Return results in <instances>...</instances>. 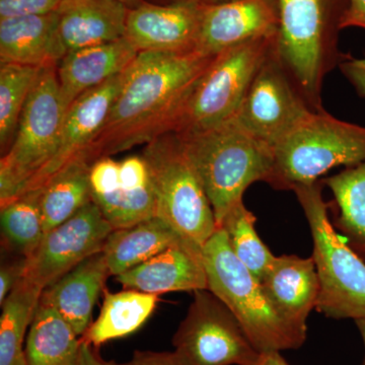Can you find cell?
Masks as SVG:
<instances>
[{
    "instance_id": "e0dca14e",
    "label": "cell",
    "mask_w": 365,
    "mask_h": 365,
    "mask_svg": "<svg viewBox=\"0 0 365 365\" xmlns=\"http://www.w3.org/2000/svg\"><path fill=\"white\" fill-rule=\"evenodd\" d=\"M126 289L160 295L208 289L202 250L181 242L116 276Z\"/></svg>"
},
{
    "instance_id": "ba28073f",
    "label": "cell",
    "mask_w": 365,
    "mask_h": 365,
    "mask_svg": "<svg viewBox=\"0 0 365 365\" xmlns=\"http://www.w3.org/2000/svg\"><path fill=\"white\" fill-rule=\"evenodd\" d=\"M67 113L57 66L41 68L9 150L0 160V206L18 198L52 160Z\"/></svg>"
},
{
    "instance_id": "6da1fadb",
    "label": "cell",
    "mask_w": 365,
    "mask_h": 365,
    "mask_svg": "<svg viewBox=\"0 0 365 365\" xmlns=\"http://www.w3.org/2000/svg\"><path fill=\"white\" fill-rule=\"evenodd\" d=\"M215 57L197 52H139L124 71L107 121L86 150V162L93 165L100 158L170 133Z\"/></svg>"
},
{
    "instance_id": "8992f818",
    "label": "cell",
    "mask_w": 365,
    "mask_h": 365,
    "mask_svg": "<svg viewBox=\"0 0 365 365\" xmlns=\"http://www.w3.org/2000/svg\"><path fill=\"white\" fill-rule=\"evenodd\" d=\"M322 180L292 189L304 211L319 281L316 309L327 318L365 319V260L341 239L329 218Z\"/></svg>"
},
{
    "instance_id": "f1b7e54d",
    "label": "cell",
    "mask_w": 365,
    "mask_h": 365,
    "mask_svg": "<svg viewBox=\"0 0 365 365\" xmlns=\"http://www.w3.org/2000/svg\"><path fill=\"white\" fill-rule=\"evenodd\" d=\"M42 67L4 63L0 66V148L9 150L26 101Z\"/></svg>"
},
{
    "instance_id": "1f68e13d",
    "label": "cell",
    "mask_w": 365,
    "mask_h": 365,
    "mask_svg": "<svg viewBox=\"0 0 365 365\" xmlns=\"http://www.w3.org/2000/svg\"><path fill=\"white\" fill-rule=\"evenodd\" d=\"M26 266H28V259L25 257H21L19 260L1 266V270H0V304H4L9 294L26 277Z\"/></svg>"
},
{
    "instance_id": "cb8c5ba5",
    "label": "cell",
    "mask_w": 365,
    "mask_h": 365,
    "mask_svg": "<svg viewBox=\"0 0 365 365\" xmlns=\"http://www.w3.org/2000/svg\"><path fill=\"white\" fill-rule=\"evenodd\" d=\"M81 345V337L68 322L40 302L26 335L28 365H76Z\"/></svg>"
},
{
    "instance_id": "d6a6232c",
    "label": "cell",
    "mask_w": 365,
    "mask_h": 365,
    "mask_svg": "<svg viewBox=\"0 0 365 365\" xmlns=\"http://www.w3.org/2000/svg\"><path fill=\"white\" fill-rule=\"evenodd\" d=\"M339 69L357 95L365 98V58H355L348 55L341 62Z\"/></svg>"
},
{
    "instance_id": "d590c367",
    "label": "cell",
    "mask_w": 365,
    "mask_h": 365,
    "mask_svg": "<svg viewBox=\"0 0 365 365\" xmlns=\"http://www.w3.org/2000/svg\"><path fill=\"white\" fill-rule=\"evenodd\" d=\"M115 361H108L101 356L98 348L81 340L78 360L76 365H115Z\"/></svg>"
},
{
    "instance_id": "7402d4cb",
    "label": "cell",
    "mask_w": 365,
    "mask_h": 365,
    "mask_svg": "<svg viewBox=\"0 0 365 365\" xmlns=\"http://www.w3.org/2000/svg\"><path fill=\"white\" fill-rule=\"evenodd\" d=\"M181 242H187L155 215L132 227L113 230L103 252L111 275L118 276Z\"/></svg>"
},
{
    "instance_id": "ab89813d",
    "label": "cell",
    "mask_w": 365,
    "mask_h": 365,
    "mask_svg": "<svg viewBox=\"0 0 365 365\" xmlns=\"http://www.w3.org/2000/svg\"><path fill=\"white\" fill-rule=\"evenodd\" d=\"M119 1H121L128 9H134V7L140 6L144 0H119Z\"/></svg>"
},
{
    "instance_id": "9c48e42d",
    "label": "cell",
    "mask_w": 365,
    "mask_h": 365,
    "mask_svg": "<svg viewBox=\"0 0 365 365\" xmlns=\"http://www.w3.org/2000/svg\"><path fill=\"white\" fill-rule=\"evenodd\" d=\"M277 35L218 53L197 81L170 133L207 130L234 117L258 72L274 54Z\"/></svg>"
},
{
    "instance_id": "74e56055",
    "label": "cell",
    "mask_w": 365,
    "mask_h": 365,
    "mask_svg": "<svg viewBox=\"0 0 365 365\" xmlns=\"http://www.w3.org/2000/svg\"><path fill=\"white\" fill-rule=\"evenodd\" d=\"M144 1L155 4H187V6L203 7L215 6V4L232 1V0H144Z\"/></svg>"
},
{
    "instance_id": "8d00e7d4",
    "label": "cell",
    "mask_w": 365,
    "mask_h": 365,
    "mask_svg": "<svg viewBox=\"0 0 365 365\" xmlns=\"http://www.w3.org/2000/svg\"><path fill=\"white\" fill-rule=\"evenodd\" d=\"M247 365H289L280 351L258 352L256 357Z\"/></svg>"
},
{
    "instance_id": "30bf717a",
    "label": "cell",
    "mask_w": 365,
    "mask_h": 365,
    "mask_svg": "<svg viewBox=\"0 0 365 365\" xmlns=\"http://www.w3.org/2000/svg\"><path fill=\"white\" fill-rule=\"evenodd\" d=\"M173 346L184 365H247L258 354L235 314L208 289L193 292Z\"/></svg>"
},
{
    "instance_id": "8fae6325",
    "label": "cell",
    "mask_w": 365,
    "mask_h": 365,
    "mask_svg": "<svg viewBox=\"0 0 365 365\" xmlns=\"http://www.w3.org/2000/svg\"><path fill=\"white\" fill-rule=\"evenodd\" d=\"M313 111L274 52L254 78L235 116L253 135L273 148Z\"/></svg>"
},
{
    "instance_id": "603a6c76",
    "label": "cell",
    "mask_w": 365,
    "mask_h": 365,
    "mask_svg": "<svg viewBox=\"0 0 365 365\" xmlns=\"http://www.w3.org/2000/svg\"><path fill=\"white\" fill-rule=\"evenodd\" d=\"M103 294L98 318L81 336V340L97 348L135 333L150 318L160 302V295L126 288L114 294L105 289Z\"/></svg>"
},
{
    "instance_id": "836d02e7",
    "label": "cell",
    "mask_w": 365,
    "mask_h": 365,
    "mask_svg": "<svg viewBox=\"0 0 365 365\" xmlns=\"http://www.w3.org/2000/svg\"><path fill=\"white\" fill-rule=\"evenodd\" d=\"M115 365H184L176 353L141 351L136 350L133 356L125 364Z\"/></svg>"
},
{
    "instance_id": "44dd1931",
    "label": "cell",
    "mask_w": 365,
    "mask_h": 365,
    "mask_svg": "<svg viewBox=\"0 0 365 365\" xmlns=\"http://www.w3.org/2000/svg\"><path fill=\"white\" fill-rule=\"evenodd\" d=\"M57 11L0 20V63L57 66L66 55Z\"/></svg>"
},
{
    "instance_id": "ac0fdd59",
    "label": "cell",
    "mask_w": 365,
    "mask_h": 365,
    "mask_svg": "<svg viewBox=\"0 0 365 365\" xmlns=\"http://www.w3.org/2000/svg\"><path fill=\"white\" fill-rule=\"evenodd\" d=\"M138 53L126 37L67 53L57 64L60 93L67 111L86 91L126 71Z\"/></svg>"
},
{
    "instance_id": "7c38bea8",
    "label": "cell",
    "mask_w": 365,
    "mask_h": 365,
    "mask_svg": "<svg viewBox=\"0 0 365 365\" xmlns=\"http://www.w3.org/2000/svg\"><path fill=\"white\" fill-rule=\"evenodd\" d=\"M113 230L91 201L71 220L46 232L35 253L26 258V277L44 290L79 263L102 252Z\"/></svg>"
},
{
    "instance_id": "4fadbf2b",
    "label": "cell",
    "mask_w": 365,
    "mask_h": 365,
    "mask_svg": "<svg viewBox=\"0 0 365 365\" xmlns=\"http://www.w3.org/2000/svg\"><path fill=\"white\" fill-rule=\"evenodd\" d=\"M277 0H232L201 7L197 52L207 56L277 35Z\"/></svg>"
},
{
    "instance_id": "ffe728a7",
    "label": "cell",
    "mask_w": 365,
    "mask_h": 365,
    "mask_svg": "<svg viewBox=\"0 0 365 365\" xmlns=\"http://www.w3.org/2000/svg\"><path fill=\"white\" fill-rule=\"evenodd\" d=\"M129 9L119 0H62L58 33L66 54L125 37Z\"/></svg>"
},
{
    "instance_id": "4316f807",
    "label": "cell",
    "mask_w": 365,
    "mask_h": 365,
    "mask_svg": "<svg viewBox=\"0 0 365 365\" xmlns=\"http://www.w3.org/2000/svg\"><path fill=\"white\" fill-rule=\"evenodd\" d=\"M43 288L25 277L1 304L0 365H28L26 340Z\"/></svg>"
},
{
    "instance_id": "52a82bcc",
    "label": "cell",
    "mask_w": 365,
    "mask_h": 365,
    "mask_svg": "<svg viewBox=\"0 0 365 365\" xmlns=\"http://www.w3.org/2000/svg\"><path fill=\"white\" fill-rule=\"evenodd\" d=\"M141 155L150 170L155 215L185 242L202 250L217 225L202 182L181 138L176 133L163 134L145 144Z\"/></svg>"
},
{
    "instance_id": "5b68a950",
    "label": "cell",
    "mask_w": 365,
    "mask_h": 365,
    "mask_svg": "<svg viewBox=\"0 0 365 365\" xmlns=\"http://www.w3.org/2000/svg\"><path fill=\"white\" fill-rule=\"evenodd\" d=\"M365 162V126L334 117L325 109L309 113L273 146L271 188L292 191L322 180L331 170Z\"/></svg>"
},
{
    "instance_id": "4dcf8cb0",
    "label": "cell",
    "mask_w": 365,
    "mask_h": 365,
    "mask_svg": "<svg viewBox=\"0 0 365 365\" xmlns=\"http://www.w3.org/2000/svg\"><path fill=\"white\" fill-rule=\"evenodd\" d=\"M62 0H0V20L54 13Z\"/></svg>"
},
{
    "instance_id": "d4e9b609",
    "label": "cell",
    "mask_w": 365,
    "mask_h": 365,
    "mask_svg": "<svg viewBox=\"0 0 365 365\" xmlns=\"http://www.w3.org/2000/svg\"><path fill=\"white\" fill-rule=\"evenodd\" d=\"M334 197L333 225L365 260V162L322 179Z\"/></svg>"
},
{
    "instance_id": "9a60e30c",
    "label": "cell",
    "mask_w": 365,
    "mask_h": 365,
    "mask_svg": "<svg viewBox=\"0 0 365 365\" xmlns=\"http://www.w3.org/2000/svg\"><path fill=\"white\" fill-rule=\"evenodd\" d=\"M201 7L143 1L129 9L127 38L138 52H197ZM198 53V52H197Z\"/></svg>"
},
{
    "instance_id": "5bb4252c",
    "label": "cell",
    "mask_w": 365,
    "mask_h": 365,
    "mask_svg": "<svg viewBox=\"0 0 365 365\" xmlns=\"http://www.w3.org/2000/svg\"><path fill=\"white\" fill-rule=\"evenodd\" d=\"M123 76L122 72L103 85L86 91L69 107L56 153L24 193L42 188L72 163L85 160L86 150L107 121Z\"/></svg>"
},
{
    "instance_id": "277c9868",
    "label": "cell",
    "mask_w": 365,
    "mask_h": 365,
    "mask_svg": "<svg viewBox=\"0 0 365 365\" xmlns=\"http://www.w3.org/2000/svg\"><path fill=\"white\" fill-rule=\"evenodd\" d=\"M207 288L235 314L258 352L299 349L307 336L295 330L269 302L260 281L237 259L222 228L202 249Z\"/></svg>"
},
{
    "instance_id": "e575fe53",
    "label": "cell",
    "mask_w": 365,
    "mask_h": 365,
    "mask_svg": "<svg viewBox=\"0 0 365 365\" xmlns=\"http://www.w3.org/2000/svg\"><path fill=\"white\" fill-rule=\"evenodd\" d=\"M348 28L365 30V0H348V6L340 21L341 31Z\"/></svg>"
},
{
    "instance_id": "f35d334b",
    "label": "cell",
    "mask_w": 365,
    "mask_h": 365,
    "mask_svg": "<svg viewBox=\"0 0 365 365\" xmlns=\"http://www.w3.org/2000/svg\"><path fill=\"white\" fill-rule=\"evenodd\" d=\"M355 324H356L357 329H359L364 348V357L362 364L360 365H365V319H357V321H355Z\"/></svg>"
},
{
    "instance_id": "3957f363",
    "label": "cell",
    "mask_w": 365,
    "mask_h": 365,
    "mask_svg": "<svg viewBox=\"0 0 365 365\" xmlns=\"http://www.w3.org/2000/svg\"><path fill=\"white\" fill-rule=\"evenodd\" d=\"M179 135V134H177ZM202 182L220 227L223 218L254 182L267 184L273 148L235 118L196 133L179 135Z\"/></svg>"
},
{
    "instance_id": "7a4b0ae2",
    "label": "cell",
    "mask_w": 365,
    "mask_h": 365,
    "mask_svg": "<svg viewBox=\"0 0 365 365\" xmlns=\"http://www.w3.org/2000/svg\"><path fill=\"white\" fill-rule=\"evenodd\" d=\"M276 57L314 111H322L327 76L348 56L339 48L348 0H277Z\"/></svg>"
},
{
    "instance_id": "2e32d148",
    "label": "cell",
    "mask_w": 365,
    "mask_h": 365,
    "mask_svg": "<svg viewBox=\"0 0 365 365\" xmlns=\"http://www.w3.org/2000/svg\"><path fill=\"white\" fill-rule=\"evenodd\" d=\"M260 283L278 314L295 330L307 336V319L316 309L319 294L313 257L275 256Z\"/></svg>"
},
{
    "instance_id": "d6986e66",
    "label": "cell",
    "mask_w": 365,
    "mask_h": 365,
    "mask_svg": "<svg viewBox=\"0 0 365 365\" xmlns=\"http://www.w3.org/2000/svg\"><path fill=\"white\" fill-rule=\"evenodd\" d=\"M109 276L111 272L102 251L46 287L40 302L54 307L81 337L93 323V309Z\"/></svg>"
},
{
    "instance_id": "83f0119b",
    "label": "cell",
    "mask_w": 365,
    "mask_h": 365,
    "mask_svg": "<svg viewBox=\"0 0 365 365\" xmlns=\"http://www.w3.org/2000/svg\"><path fill=\"white\" fill-rule=\"evenodd\" d=\"M2 237L21 257L32 256L45 235L40 209V191L26 192L1 206Z\"/></svg>"
},
{
    "instance_id": "484cf974",
    "label": "cell",
    "mask_w": 365,
    "mask_h": 365,
    "mask_svg": "<svg viewBox=\"0 0 365 365\" xmlns=\"http://www.w3.org/2000/svg\"><path fill=\"white\" fill-rule=\"evenodd\" d=\"M91 168L85 160H76L39 189L45 234L71 220L93 201Z\"/></svg>"
},
{
    "instance_id": "f546056e",
    "label": "cell",
    "mask_w": 365,
    "mask_h": 365,
    "mask_svg": "<svg viewBox=\"0 0 365 365\" xmlns=\"http://www.w3.org/2000/svg\"><path fill=\"white\" fill-rule=\"evenodd\" d=\"M256 222V216L242 200L228 211L218 228L225 230L237 259L260 281L275 256L259 237L255 227Z\"/></svg>"
}]
</instances>
